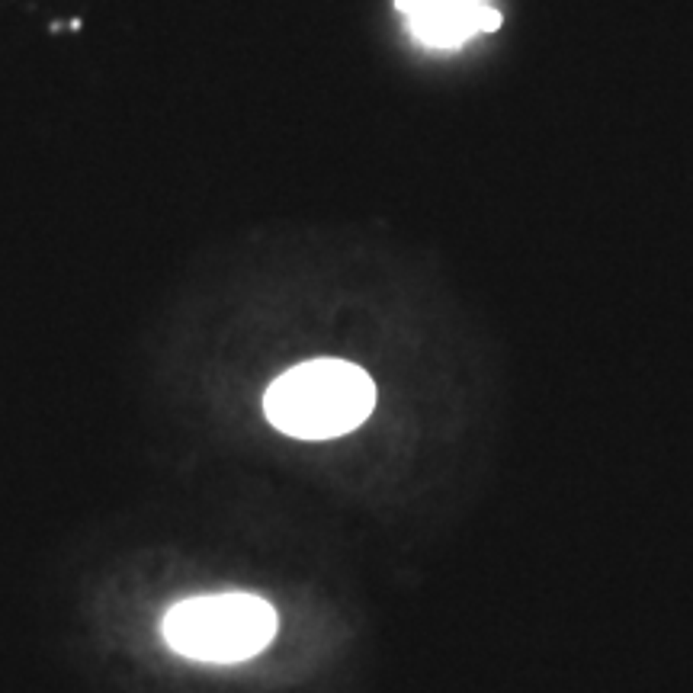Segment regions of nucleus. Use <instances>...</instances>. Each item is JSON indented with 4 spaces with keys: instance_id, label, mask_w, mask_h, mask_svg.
<instances>
[{
    "instance_id": "f257e3e1",
    "label": "nucleus",
    "mask_w": 693,
    "mask_h": 693,
    "mask_svg": "<svg viewBox=\"0 0 693 693\" xmlns=\"http://www.w3.org/2000/svg\"><path fill=\"white\" fill-rule=\"evenodd\" d=\"M376 385L347 359H309L276 379L263 395L267 421L299 440H331L373 414Z\"/></svg>"
},
{
    "instance_id": "7ed1b4c3",
    "label": "nucleus",
    "mask_w": 693,
    "mask_h": 693,
    "mask_svg": "<svg viewBox=\"0 0 693 693\" xmlns=\"http://www.w3.org/2000/svg\"><path fill=\"white\" fill-rule=\"evenodd\" d=\"M408 33L427 49H459L478 33H494L501 13L488 0H395Z\"/></svg>"
},
{
    "instance_id": "f03ea898",
    "label": "nucleus",
    "mask_w": 693,
    "mask_h": 693,
    "mask_svg": "<svg viewBox=\"0 0 693 693\" xmlns=\"http://www.w3.org/2000/svg\"><path fill=\"white\" fill-rule=\"evenodd\" d=\"M164 642L193 661L234 665L247 661L276 635V610L244 591L206 594L180 601L164 613Z\"/></svg>"
}]
</instances>
